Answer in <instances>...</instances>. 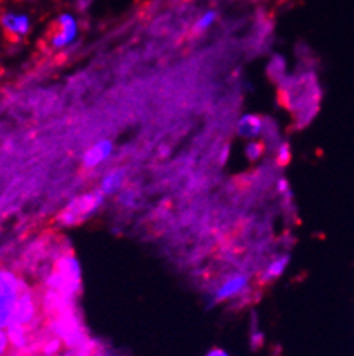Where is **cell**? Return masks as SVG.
I'll return each instance as SVG.
<instances>
[{"instance_id":"cell-1","label":"cell","mask_w":354,"mask_h":356,"mask_svg":"<svg viewBox=\"0 0 354 356\" xmlns=\"http://www.w3.org/2000/svg\"><path fill=\"white\" fill-rule=\"evenodd\" d=\"M36 314L35 301L30 294L23 293L17 296L16 307H14L12 318H10V324H19V325H30L33 322Z\"/></svg>"},{"instance_id":"cell-2","label":"cell","mask_w":354,"mask_h":356,"mask_svg":"<svg viewBox=\"0 0 354 356\" xmlns=\"http://www.w3.org/2000/svg\"><path fill=\"white\" fill-rule=\"evenodd\" d=\"M99 205V196H85V198L76 200L74 203L66 210L64 213V219L67 222H76V220H81L83 217L88 216L95 207Z\"/></svg>"},{"instance_id":"cell-3","label":"cell","mask_w":354,"mask_h":356,"mask_svg":"<svg viewBox=\"0 0 354 356\" xmlns=\"http://www.w3.org/2000/svg\"><path fill=\"white\" fill-rule=\"evenodd\" d=\"M74 35H76L74 19L69 16H62L56 23V28H53V33L50 38H52L53 47H62V45H66L69 40H72V36Z\"/></svg>"},{"instance_id":"cell-4","label":"cell","mask_w":354,"mask_h":356,"mask_svg":"<svg viewBox=\"0 0 354 356\" xmlns=\"http://www.w3.org/2000/svg\"><path fill=\"white\" fill-rule=\"evenodd\" d=\"M2 26L9 35L12 36H21L26 35L30 23H28L26 16H17V14H6L2 17Z\"/></svg>"},{"instance_id":"cell-5","label":"cell","mask_w":354,"mask_h":356,"mask_svg":"<svg viewBox=\"0 0 354 356\" xmlns=\"http://www.w3.org/2000/svg\"><path fill=\"white\" fill-rule=\"evenodd\" d=\"M6 329H7V336H9V343L14 350L21 351L28 346L26 327L19 324H9Z\"/></svg>"},{"instance_id":"cell-6","label":"cell","mask_w":354,"mask_h":356,"mask_svg":"<svg viewBox=\"0 0 354 356\" xmlns=\"http://www.w3.org/2000/svg\"><path fill=\"white\" fill-rule=\"evenodd\" d=\"M16 301H17V294L0 293V325L7 327L10 324V318H12Z\"/></svg>"},{"instance_id":"cell-7","label":"cell","mask_w":354,"mask_h":356,"mask_svg":"<svg viewBox=\"0 0 354 356\" xmlns=\"http://www.w3.org/2000/svg\"><path fill=\"white\" fill-rule=\"evenodd\" d=\"M262 129V124H260V119L255 118V115H246V118L241 119L239 122V134L246 138H253L255 134L260 133Z\"/></svg>"},{"instance_id":"cell-8","label":"cell","mask_w":354,"mask_h":356,"mask_svg":"<svg viewBox=\"0 0 354 356\" xmlns=\"http://www.w3.org/2000/svg\"><path fill=\"white\" fill-rule=\"evenodd\" d=\"M108 152H110V143H107V141L96 145V147H93L92 150L88 152V155H86V163H90V165H96V163H100L107 157Z\"/></svg>"},{"instance_id":"cell-9","label":"cell","mask_w":354,"mask_h":356,"mask_svg":"<svg viewBox=\"0 0 354 356\" xmlns=\"http://www.w3.org/2000/svg\"><path fill=\"white\" fill-rule=\"evenodd\" d=\"M243 284H244V279H236V281L229 282V284L219 293V298H226V296H230V294L239 293V289L243 288Z\"/></svg>"},{"instance_id":"cell-10","label":"cell","mask_w":354,"mask_h":356,"mask_svg":"<svg viewBox=\"0 0 354 356\" xmlns=\"http://www.w3.org/2000/svg\"><path fill=\"white\" fill-rule=\"evenodd\" d=\"M9 336H7L6 327L0 325V356L7 353V348H9Z\"/></svg>"},{"instance_id":"cell-11","label":"cell","mask_w":354,"mask_h":356,"mask_svg":"<svg viewBox=\"0 0 354 356\" xmlns=\"http://www.w3.org/2000/svg\"><path fill=\"white\" fill-rule=\"evenodd\" d=\"M207 356H230V355L227 353V351L220 350V348H213V350L208 351Z\"/></svg>"},{"instance_id":"cell-12","label":"cell","mask_w":354,"mask_h":356,"mask_svg":"<svg viewBox=\"0 0 354 356\" xmlns=\"http://www.w3.org/2000/svg\"><path fill=\"white\" fill-rule=\"evenodd\" d=\"M248 154H249V157H251V159L258 157V155H260V147H258V145H255V147H253V145H249Z\"/></svg>"},{"instance_id":"cell-13","label":"cell","mask_w":354,"mask_h":356,"mask_svg":"<svg viewBox=\"0 0 354 356\" xmlns=\"http://www.w3.org/2000/svg\"><path fill=\"white\" fill-rule=\"evenodd\" d=\"M14 356H17V355H14Z\"/></svg>"}]
</instances>
